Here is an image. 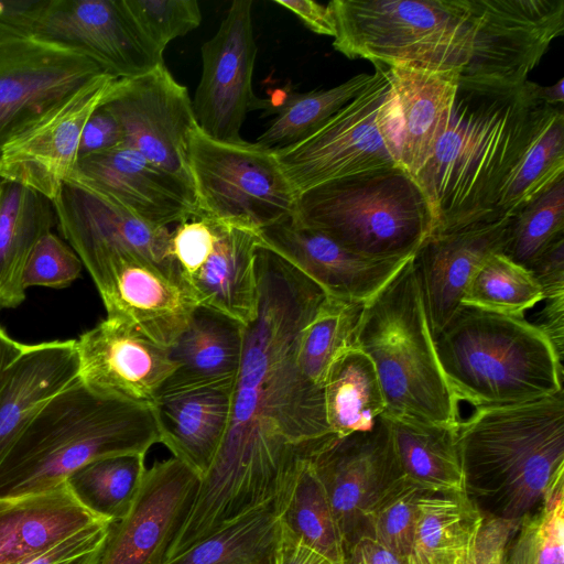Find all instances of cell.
<instances>
[{
	"mask_svg": "<svg viewBox=\"0 0 564 564\" xmlns=\"http://www.w3.org/2000/svg\"><path fill=\"white\" fill-rule=\"evenodd\" d=\"M401 116L400 164L413 177L427 163L451 118L459 73L389 66Z\"/></svg>",
	"mask_w": 564,
	"mask_h": 564,
	"instance_id": "obj_29",
	"label": "cell"
},
{
	"mask_svg": "<svg viewBox=\"0 0 564 564\" xmlns=\"http://www.w3.org/2000/svg\"><path fill=\"white\" fill-rule=\"evenodd\" d=\"M110 524L101 522L83 529L14 564H97Z\"/></svg>",
	"mask_w": 564,
	"mask_h": 564,
	"instance_id": "obj_47",
	"label": "cell"
},
{
	"mask_svg": "<svg viewBox=\"0 0 564 564\" xmlns=\"http://www.w3.org/2000/svg\"><path fill=\"white\" fill-rule=\"evenodd\" d=\"M106 73L79 48L0 23V153L10 140Z\"/></svg>",
	"mask_w": 564,
	"mask_h": 564,
	"instance_id": "obj_14",
	"label": "cell"
},
{
	"mask_svg": "<svg viewBox=\"0 0 564 564\" xmlns=\"http://www.w3.org/2000/svg\"><path fill=\"white\" fill-rule=\"evenodd\" d=\"M200 479L173 456L147 467L130 510L110 524L97 564H164Z\"/></svg>",
	"mask_w": 564,
	"mask_h": 564,
	"instance_id": "obj_18",
	"label": "cell"
},
{
	"mask_svg": "<svg viewBox=\"0 0 564 564\" xmlns=\"http://www.w3.org/2000/svg\"><path fill=\"white\" fill-rule=\"evenodd\" d=\"M403 477L430 491H464L458 425L383 413Z\"/></svg>",
	"mask_w": 564,
	"mask_h": 564,
	"instance_id": "obj_33",
	"label": "cell"
},
{
	"mask_svg": "<svg viewBox=\"0 0 564 564\" xmlns=\"http://www.w3.org/2000/svg\"><path fill=\"white\" fill-rule=\"evenodd\" d=\"M263 248L314 281L328 297L365 303L411 259H378L358 254L326 235L292 219L261 229Z\"/></svg>",
	"mask_w": 564,
	"mask_h": 564,
	"instance_id": "obj_24",
	"label": "cell"
},
{
	"mask_svg": "<svg viewBox=\"0 0 564 564\" xmlns=\"http://www.w3.org/2000/svg\"><path fill=\"white\" fill-rule=\"evenodd\" d=\"M542 301V289L531 272L496 252L489 254L473 273L462 305L524 316L525 311Z\"/></svg>",
	"mask_w": 564,
	"mask_h": 564,
	"instance_id": "obj_40",
	"label": "cell"
},
{
	"mask_svg": "<svg viewBox=\"0 0 564 564\" xmlns=\"http://www.w3.org/2000/svg\"><path fill=\"white\" fill-rule=\"evenodd\" d=\"M473 41L459 84L520 88L551 42L564 31V0H469Z\"/></svg>",
	"mask_w": 564,
	"mask_h": 564,
	"instance_id": "obj_13",
	"label": "cell"
},
{
	"mask_svg": "<svg viewBox=\"0 0 564 564\" xmlns=\"http://www.w3.org/2000/svg\"><path fill=\"white\" fill-rule=\"evenodd\" d=\"M280 524L336 564L346 550L327 494L310 459L275 500Z\"/></svg>",
	"mask_w": 564,
	"mask_h": 564,
	"instance_id": "obj_35",
	"label": "cell"
},
{
	"mask_svg": "<svg viewBox=\"0 0 564 564\" xmlns=\"http://www.w3.org/2000/svg\"><path fill=\"white\" fill-rule=\"evenodd\" d=\"M101 105L118 121L123 145L194 192L188 147L198 126L186 87L164 64L135 77L117 78Z\"/></svg>",
	"mask_w": 564,
	"mask_h": 564,
	"instance_id": "obj_15",
	"label": "cell"
},
{
	"mask_svg": "<svg viewBox=\"0 0 564 564\" xmlns=\"http://www.w3.org/2000/svg\"><path fill=\"white\" fill-rule=\"evenodd\" d=\"M354 345L375 366L386 413L459 424V401L437 359L413 257L365 302Z\"/></svg>",
	"mask_w": 564,
	"mask_h": 564,
	"instance_id": "obj_6",
	"label": "cell"
},
{
	"mask_svg": "<svg viewBox=\"0 0 564 564\" xmlns=\"http://www.w3.org/2000/svg\"><path fill=\"white\" fill-rule=\"evenodd\" d=\"M83 269L77 253L52 230L34 246L23 271V286L64 289L79 278Z\"/></svg>",
	"mask_w": 564,
	"mask_h": 564,
	"instance_id": "obj_46",
	"label": "cell"
},
{
	"mask_svg": "<svg viewBox=\"0 0 564 564\" xmlns=\"http://www.w3.org/2000/svg\"><path fill=\"white\" fill-rule=\"evenodd\" d=\"M109 522L88 510L67 480L41 491L0 497V564H14L88 527Z\"/></svg>",
	"mask_w": 564,
	"mask_h": 564,
	"instance_id": "obj_28",
	"label": "cell"
},
{
	"mask_svg": "<svg viewBox=\"0 0 564 564\" xmlns=\"http://www.w3.org/2000/svg\"><path fill=\"white\" fill-rule=\"evenodd\" d=\"M145 455H121L94 460L66 480L77 499L110 523L130 510L147 468Z\"/></svg>",
	"mask_w": 564,
	"mask_h": 564,
	"instance_id": "obj_39",
	"label": "cell"
},
{
	"mask_svg": "<svg viewBox=\"0 0 564 564\" xmlns=\"http://www.w3.org/2000/svg\"><path fill=\"white\" fill-rule=\"evenodd\" d=\"M425 489L403 476L393 479L369 508L367 533L405 561L414 532L416 502Z\"/></svg>",
	"mask_w": 564,
	"mask_h": 564,
	"instance_id": "obj_44",
	"label": "cell"
},
{
	"mask_svg": "<svg viewBox=\"0 0 564 564\" xmlns=\"http://www.w3.org/2000/svg\"><path fill=\"white\" fill-rule=\"evenodd\" d=\"M304 140L274 152L296 195L348 175L401 166V116L389 66ZM402 167V166H401Z\"/></svg>",
	"mask_w": 564,
	"mask_h": 564,
	"instance_id": "obj_9",
	"label": "cell"
},
{
	"mask_svg": "<svg viewBox=\"0 0 564 564\" xmlns=\"http://www.w3.org/2000/svg\"><path fill=\"white\" fill-rule=\"evenodd\" d=\"M123 143V134L115 117L100 105L86 122L79 142L78 159L105 152Z\"/></svg>",
	"mask_w": 564,
	"mask_h": 564,
	"instance_id": "obj_49",
	"label": "cell"
},
{
	"mask_svg": "<svg viewBox=\"0 0 564 564\" xmlns=\"http://www.w3.org/2000/svg\"><path fill=\"white\" fill-rule=\"evenodd\" d=\"M564 177V111L554 107L503 184L495 213L514 216Z\"/></svg>",
	"mask_w": 564,
	"mask_h": 564,
	"instance_id": "obj_37",
	"label": "cell"
},
{
	"mask_svg": "<svg viewBox=\"0 0 564 564\" xmlns=\"http://www.w3.org/2000/svg\"><path fill=\"white\" fill-rule=\"evenodd\" d=\"M52 204L61 237L87 272L115 256L135 253L181 282L171 256L169 227L142 220L76 171Z\"/></svg>",
	"mask_w": 564,
	"mask_h": 564,
	"instance_id": "obj_16",
	"label": "cell"
},
{
	"mask_svg": "<svg viewBox=\"0 0 564 564\" xmlns=\"http://www.w3.org/2000/svg\"><path fill=\"white\" fill-rule=\"evenodd\" d=\"M160 443L152 406L95 393L79 380L31 422L0 465V497L53 488L101 458L147 455Z\"/></svg>",
	"mask_w": 564,
	"mask_h": 564,
	"instance_id": "obj_4",
	"label": "cell"
},
{
	"mask_svg": "<svg viewBox=\"0 0 564 564\" xmlns=\"http://www.w3.org/2000/svg\"><path fill=\"white\" fill-rule=\"evenodd\" d=\"M434 345L455 397L475 408L532 401L563 390V360L524 316L462 305Z\"/></svg>",
	"mask_w": 564,
	"mask_h": 564,
	"instance_id": "obj_5",
	"label": "cell"
},
{
	"mask_svg": "<svg viewBox=\"0 0 564 564\" xmlns=\"http://www.w3.org/2000/svg\"><path fill=\"white\" fill-rule=\"evenodd\" d=\"M564 79L561 78L556 84L551 86H541L529 79L524 83V87L530 97L549 106H563L564 104Z\"/></svg>",
	"mask_w": 564,
	"mask_h": 564,
	"instance_id": "obj_55",
	"label": "cell"
},
{
	"mask_svg": "<svg viewBox=\"0 0 564 564\" xmlns=\"http://www.w3.org/2000/svg\"><path fill=\"white\" fill-rule=\"evenodd\" d=\"M139 28L164 53L167 44L199 26L202 12L195 0H124Z\"/></svg>",
	"mask_w": 564,
	"mask_h": 564,
	"instance_id": "obj_45",
	"label": "cell"
},
{
	"mask_svg": "<svg viewBox=\"0 0 564 564\" xmlns=\"http://www.w3.org/2000/svg\"><path fill=\"white\" fill-rule=\"evenodd\" d=\"M522 520H508L482 514L470 564H506L508 547Z\"/></svg>",
	"mask_w": 564,
	"mask_h": 564,
	"instance_id": "obj_48",
	"label": "cell"
},
{
	"mask_svg": "<svg viewBox=\"0 0 564 564\" xmlns=\"http://www.w3.org/2000/svg\"><path fill=\"white\" fill-rule=\"evenodd\" d=\"M546 304L536 323H533L551 341L563 360L564 347V295L544 300Z\"/></svg>",
	"mask_w": 564,
	"mask_h": 564,
	"instance_id": "obj_53",
	"label": "cell"
},
{
	"mask_svg": "<svg viewBox=\"0 0 564 564\" xmlns=\"http://www.w3.org/2000/svg\"><path fill=\"white\" fill-rule=\"evenodd\" d=\"M256 270L258 311L245 326L228 427L170 558L248 510L275 501L300 465L336 436L323 388L297 362L301 336L327 295L267 248L258 249Z\"/></svg>",
	"mask_w": 564,
	"mask_h": 564,
	"instance_id": "obj_1",
	"label": "cell"
},
{
	"mask_svg": "<svg viewBox=\"0 0 564 564\" xmlns=\"http://www.w3.org/2000/svg\"><path fill=\"white\" fill-rule=\"evenodd\" d=\"M56 226L51 200L20 184L0 178V308L25 300L22 278L36 242Z\"/></svg>",
	"mask_w": 564,
	"mask_h": 564,
	"instance_id": "obj_31",
	"label": "cell"
},
{
	"mask_svg": "<svg viewBox=\"0 0 564 564\" xmlns=\"http://www.w3.org/2000/svg\"><path fill=\"white\" fill-rule=\"evenodd\" d=\"M274 3L293 12L311 31L334 37L335 20L329 6L312 0H274Z\"/></svg>",
	"mask_w": 564,
	"mask_h": 564,
	"instance_id": "obj_52",
	"label": "cell"
},
{
	"mask_svg": "<svg viewBox=\"0 0 564 564\" xmlns=\"http://www.w3.org/2000/svg\"><path fill=\"white\" fill-rule=\"evenodd\" d=\"M323 392L327 423L339 437L371 430L386 412L375 366L356 346L346 348L334 359Z\"/></svg>",
	"mask_w": 564,
	"mask_h": 564,
	"instance_id": "obj_34",
	"label": "cell"
},
{
	"mask_svg": "<svg viewBox=\"0 0 564 564\" xmlns=\"http://www.w3.org/2000/svg\"><path fill=\"white\" fill-rule=\"evenodd\" d=\"M481 519L464 491L424 490L404 564H470Z\"/></svg>",
	"mask_w": 564,
	"mask_h": 564,
	"instance_id": "obj_32",
	"label": "cell"
},
{
	"mask_svg": "<svg viewBox=\"0 0 564 564\" xmlns=\"http://www.w3.org/2000/svg\"><path fill=\"white\" fill-rule=\"evenodd\" d=\"M371 79L372 74L364 73L328 89L288 95L256 143L272 152L296 144L356 98Z\"/></svg>",
	"mask_w": 564,
	"mask_h": 564,
	"instance_id": "obj_38",
	"label": "cell"
},
{
	"mask_svg": "<svg viewBox=\"0 0 564 564\" xmlns=\"http://www.w3.org/2000/svg\"><path fill=\"white\" fill-rule=\"evenodd\" d=\"M234 382L162 389L153 406L160 443L200 478L225 437Z\"/></svg>",
	"mask_w": 564,
	"mask_h": 564,
	"instance_id": "obj_27",
	"label": "cell"
},
{
	"mask_svg": "<svg viewBox=\"0 0 564 564\" xmlns=\"http://www.w3.org/2000/svg\"><path fill=\"white\" fill-rule=\"evenodd\" d=\"M24 345L25 344L13 338L8 330L0 325V380L8 367L22 351Z\"/></svg>",
	"mask_w": 564,
	"mask_h": 564,
	"instance_id": "obj_56",
	"label": "cell"
},
{
	"mask_svg": "<svg viewBox=\"0 0 564 564\" xmlns=\"http://www.w3.org/2000/svg\"><path fill=\"white\" fill-rule=\"evenodd\" d=\"M292 221L378 259H409L432 234L434 217L401 166L328 181L297 195Z\"/></svg>",
	"mask_w": 564,
	"mask_h": 564,
	"instance_id": "obj_7",
	"label": "cell"
},
{
	"mask_svg": "<svg viewBox=\"0 0 564 564\" xmlns=\"http://www.w3.org/2000/svg\"><path fill=\"white\" fill-rule=\"evenodd\" d=\"M260 231L205 217H192L171 230V256L182 284L198 306L242 326L256 318V258L263 247Z\"/></svg>",
	"mask_w": 564,
	"mask_h": 564,
	"instance_id": "obj_12",
	"label": "cell"
},
{
	"mask_svg": "<svg viewBox=\"0 0 564 564\" xmlns=\"http://www.w3.org/2000/svg\"><path fill=\"white\" fill-rule=\"evenodd\" d=\"M75 340L78 380L106 398L153 408L177 368L169 348L120 318L106 316Z\"/></svg>",
	"mask_w": 564,
	"mask_h": 564,
	"instance_id": "obj_21",
	"label": "cell"
},
{
	"mask_svg": "<svg viewBox=\"0 0 564 564\" xmlns=\"http://www.w3.org/2000/svg\"><path fill=\"white\" fill-rule=\"evenodd\" d=\"M554 107L533 100L524 84L510 91L458 85L447 127L414 178L432 234L497 215L503 184Z\"/></svg>",
	"mask_w": 564,
	"mask_h": 564,
	"instance_id": "obj_2",
	"label": "cell"
},
{
	"mask_svg": "<svg viewBox=\"0 0 564 564\" xmlns=\"http://www.w3.org/2000/svg\"><path fill=\"white\" fill-rule=\"evenodd\" d=\"M279 530L273 501L240 514L164 564H270Z\"/></svg>",
	"mask_w": 564,
	"mask_h": 564,
	"instance_id": "obj_36",
	"label": "cell"
},
{
	"mask_svg": "<svg viewBox=\"0 0 564 564\" xmlns=\"http://www.w3.org/2000/svg\"><path fill=\"white\" fill-rule=\"evenodd\" d=\"M334 48L373 64L462 73L473 41L469 0H333Z\"/></svg>",
	"mask_w": 564,
	"mask_h": 564,
	"instance_id": "obj_8",
	"label": "cell"
},
{
	"mask_svg": "<svg viewBox=\"0 0 564 564\" xmlns=\"http://www.w3.org/2000/svg\"><path fill=\"white\" fill-rule=\"evenodd\" d=\"M75 171L151 225L198 217L192 189L123 144L78 159Z\"/></svg>",
	"mask_w": 564,
	"mask_h": 564,
	"instance_id": "obj_25",
	"label": "cell"
},
{
	"mask_svg": "<svg viewBox=\"0 0 564 564\" xmlns=\"http://www.w3.org/2000/svg\"><path fill=\"white\" fill-rule=\"evenodd\" d=\"M365 303L326 297L304 329L297 349V362L304 375L323 388L329 366L354 345L356 328Z\"/></svg>",
	"mask_w": 564,
	"mask_h": 564,
	"instance_id": "obj_41",
	"label": "cell"
},
{
	"mask_svg": "<svg viewBox=\"0 0 564 564\" xmlns=\"http://www.w3.org/2000/svg\"><path fill=\"white\" fill-rule=\"evenodd\" d=\"M345 564H404L370 535H362L346 550Z\"/></svg>",
	"mask_w": 564,
	"mask_h": 564,
	"instance_id": "obj_54",
	"label": "cell"
},
{
	"mask_svg": "<svg viewBox=\"0 0 564 564\" xmlns=\"http://www.w3.org/2000/svg\"><path fill=\"white\" fill-rule=\"evenodd\" d=\"M280 522V521H279ZM270 564H336L280 524Z\"/></svg>",
	"mask_w": 564,
	"mask_h": 564,
	"instance_id": "obj_51",
	"label": "cell"
},
{
	"mask_svg": "<svg viewBox=\"0 0 564 564\" xmlns=\"http://www.w3.org/2000/svg\"><path fill=\"white\" fill-rule=\"evenodd\" d=\"M333 508L345 550L367 533L366 516L380 492L402 476L383 414L373 427L332 437L310 458Z\"/></svg>",
	"mask_w": 564,
	"mask_h": 564,
	"instance_id": "obj_20",
	"label": "cell"
},
{
	"mask_svg": "<svg viewBox=\"0 0 564 564\" xmlns=\"http://www.w3.org/2000/svg\"><path fill=\"white\" fill-rule=\"evenodd\" d=\"M188 165L198 217L261 230L293 216L297 195L274 152L256 142L218 141L197 127Z\"/></svg>",
	"mask_w": 564,
	"mask_h": 564,
	"instance_id": "obj_10",
	"label": "cell"
},
{
	"mask_svg": "<svg viewBox=\"0 0 564 564\" xmlns=\"http://www.w3.org/2000/svg\"><path fill=\"white\" fill-rule=\"evenodd\" d=\"M0 23L13 31L82 50L110 75L130 78L164 64L124 0L9 1Z\"/></svg>",
	"mask_w": 564,
	"mask_h": 564,
	"instance_id": "obj_11",
	"label": "cell"
},
{
	"mask_svg": "<svg viewBox=\"0 0 564 564\" xmlns=\"http://www.w3.org/2000/svg\"><path fill=\"white\" fill-rule=\"evenodd\" d=\"M511 216L488 218L433 232L413 257L429 326L435 338L462 307L467 284L491 253H501Z\"/></svg>",
	"mask_w": 564,
	"mask_h": 564,
	"instance_id": "obj_23",
	"label": "cell"
},
{
	"mask_svg": "<svg viewBox=\"0 0 564 564\" xmlns=\"http://www.w3.org/2000/svg\"><path fill=\"white\" fill-rule=\"evenodd\" d=\"M506 564H564V480L522 520L508 547Z\"/></svg>",
	"mask_w": 564,
	"mask_h": 564,
	"instance_id": "obj_43",
	"label": "cell"
},
{
	"mask_svg": "<svg viewBox=\"0 0 564 564\" xmlns=\"http://www.w3.org/2000/svg\"><path fill=\"white\" fill-rule=\"evenodd\" d=\"M564 238V177L511 218L501 253L528 270L550 246Z\"/></svg>",
	"mask_w": 564,
	"mask_h": 564,
	"instance_id": "obj_42",
	"label": "cell"
},
{
	"mask_svg": "<svg viewBox=\"0 0 564 564\" xmlns=\"http://www.w3.org/2000/svg\"><path fill=\"white\" fill-rule=\"evenodd\" d=\"M252 1H234L217 32L202 46V76L193 110L198 128L224 142H241L247 112L258 101L252 90L257 57Z\"/></svg>",
	"mask_w": 564,
	"mask_h": 564,
	"instance_id": "obj_17",
	"label": "cell"
},
{
	"mask_svg": "<svg viewBox=\"0 0 564 564\" xmlns=\"http://www.w3.org/2000/svg\"><path fill=\"white\" fill-rule=\"evenodd\" d=\"M9 1H0V14L7 9Z\"/></svg>",
	"mask_w": 564,
	"mask_h": 564,
	"instance_id": "obj_57",
	"label": "cell"
},
{
	"mask_svg": "<svg viewBox=\"0 0 564 564\" xmlns=\"http://www.w3.org/2000/svg\"><path fill=\"white\" fill-rule=\"evenodd\" d=\"M464 492L481 514L523 520L564 479V391L477 406L458 425Z\"/></svg>",
	"mask_w": 564,
	"mask_h": 564,
	"instance_id": "obj_3",
	"label": "cell"
},
{
	"mask_svg": "<svg viewBox=\"0 0 564 564\" xmlns=\"http://www.w3.org/2000/svg\"><path fill=\"white\" fill-rule=\"evenodd\" d=\"M77 381L75 339L24 345L0 380V465L36 415Z\"/></svg>",
	"mask_w": 564,
	"mask_h": 564,
	"instance_id": "obj_26",
	"label": "cell"
},
{
	"mask_svg": "<svg viewBox=\"0 0 564 564\" xmlns=\"http://www.w3.org/2000/svg\"><path fill=\"white\" fill-rule=\"evenodd\" d=\"M528 270L541 286L543 301L564 295V238L543 251Z\"/></svg>",
	"mask_w": 564,
	"mask_h": 564,
	"instance_id": "obj_50",
	"label": "cell"
},
{
	"mask_svg": "<svg viewBox=\"0 0 564 564\" xmlns=\"http://www.w3.org/2000/svg\"><path fill=\"white\" fill-rule=\"evenodd\" d=\"M88 273L108 317L127 322L165 348L175 344L198 306L180 281L135 253L115 256Z\"/></svg>",
	"mask_w": 564,
	"mask_h": 564,
	"instance_id": "obj_22",
	"label": "cell"
},
{
	"mask_svg": "<svg viewBox=\"0 0 564 564\" xmlns=\"http://www.w3.org/2000/svg\"><path fill=\"white\" fill-rule=\"evenodd\" d=\"M243 330L245 326L232 318L197 306L184 332L169 348L177 368L162 389L235 381Z\"/></svg>",
	"mask_w": 564,
	"mask_h": 564,
	"instance_id": "obj_30",
	"label": "cell"
},
{
	"mask_svg": "<svg viewBox=\"0 0 564 564\" xmlns=\"http://www.w3.org/2000/svg\"><path fill=\"white\" fill-rule=\"evenodd\" d=\"M117 77L101 74L57 105L0 153V178L20 184L53 202L75 172L80 137Z\"/></svg>",
	"mask_w": 564,
	"mask_h": 564,
	"instance_id": "obj_19",
	"label": "cell"
}]
</instances>
